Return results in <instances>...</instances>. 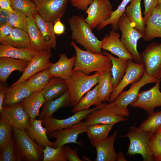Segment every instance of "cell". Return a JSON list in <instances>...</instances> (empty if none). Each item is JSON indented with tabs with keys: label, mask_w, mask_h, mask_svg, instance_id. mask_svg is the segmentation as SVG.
<instances>
[{
	"label": "cell",
	"mask_w": 161,
	"mask_h": 161,
	"mask_svg": "<svg viewBox=\"0 0 161 161\" xmlns=\"http://www.w3.org/2000/svg\"><path fill=\"white\" fill-rule=\"evenodd\" d=\"M38 53L31 48H19L0 45V57H7L30 61Z\"/></svg>",
	"instance_id": "31"
},
{
	"label": "cell",
	"mask_w": 161,
	"mask_h": 161,
	"mask_svg": "<svg viewBox=\"0 0 161 161\" xmlns=\"http://www.w3.org/2000/svg\"><path fill=\"white\" fill-rule=\"evenodd\" d=\"M144 3L145 10L143 18L145 23L157 5L158 1V0H144Z\"/></svg>",
	"instance_id": "46"
},
{
	"label": "cell",
	"mask_w": 161,
	"mask_h": 161,
	"mask_svg": "<svg viewBox=\"0 0 161 161\" xmlns=\"http://www.w3.org/2000/svg\"><path fill=\"white\" fill-rule=\"evenodd\" d=\"M13 28L8 23L0 26V40L9 35Z\"/></svg>",
	"instance_id": "49"
},
{
	"label": "cell",
	"mask_w": 161,
	"mask_h": 161,
	"mask_svg": "<svg viewBox=\"0 0 161 161\" xmlns=\"http://www.w3.org/2000/svg\"><path fill=\"white\" fill-rule=\"evenodd\" d=\"M150 147L154 160L161 161V127L152 136Z\"/></svg>",
	"instance_id": "43"
},
{
	"label": "cell",
	"mask_w": 161,
	"mask_h": 161,
	"mask_svg": "<svg viewBox=\"0 0 161 161\" xmlns=\"http://www.w3.org/2000/svg\"><path fill=\"white\" fill-rule=\"evenodd\" d=\"M95 110L86 117L85 121L87 125L93 124L114 125L116 123L128 120L125 117L114 114L105 106Z\"/></svg>",
	"instance_id": "18"
},
{
	"label": "cell",
	"mask_w": 161,
	"mask_h": 161,
	"mask_svg": "<svg viewBox=\"0 0 161 161\" xmlns=\"http://www.w3.org/2000/svg\"><path fill=\"white\" fill-rule=\"evenodd\" d=\"M43 120L30 119L25 131L29 137L39 145L46 147H53V142H51L47 136V129L42 126Z\"/></svg>",
	"instance_id": "21"
},
{
	"label": "cell",
	"mask_w": 161,
	"mask_h": 161,
	"mask_svg": "<svg viewBox=\"0 0 161 161\" xmlns=\"http://www.w3.org/2000/svg\"><path fill=\"white\" fill-rule=\"evenodd\" d=\"M6 83L0 82V112L3 107V103L7 87Z\"/></svg>",
	"instance_id": "52"
},
{
	"label": "cell",
	"mask_w": 161,
	"mask_h": 161,
	"mask_svg": "<svg viewBox=\"0 0 161 161\" xmlns=\"http://www.w3.org/2000/svg\"><path fill=\"white\" fill-rule=\"evenodd\" d=\"M69 0H34L38 13L54 24L64 14Z\"/></svg>",
	"instance_id": "9"
},
{
	"label": "cell",
	"mask_w": 161,
	"mask_h": 161,
	"mask_svg": "<svg viewBox=\"0 0 161 161\" xmlns=\"http://www.w3.org/2000/svg\"><path fill=\"white\" fill-rule=\"evenodd\" d=\"M11 6L13 10L23 12L27 17H35L38 13L35 3L31 0H11Z\"/></svg>",
	"instance_id": "40"
},
{
	"label": "cell",
	"mask_w": 161,
	"mask_h": 161,
	"mask_svg": "<svg viewBox=\"0 0 161 161\" xmlns=\"http://www.w3.org/2000/svg\"><path fill=\"white\" fill-rule=\"evenodd\" d=\"M158 3L161 4V0H158Z\"/></svg>",
	"instance_id": "56"
},
{
	"label": "cell",
	"mask_w": 161,
	"mask_h": 161,
	"mask_svg": "<svg viewBox=\"0 0 161 161\" xmlns=\"http://www.w3.org/2000/svg\"><path fill=\"white\" fill-rule=\"evenodd\" d=\"M72 31L71 38L86 50L95 53L102 54L99 40L82 16L73 15L68 20Z\"/></svg>",
	"instance_id": "2"
},
{
	"label": "cell",
	"mask_w": 161,
	"mask_h": 161,
	"mask_svg": "<svg viewBox=\"0 0 161 161\" xmlns=\"http://www.w3.org/2000/svg\"><path fill=\"white\" fill-rule=\"evenodd\" d=\"M34 18L45 42L51 48L55 49L56 37L53 30L54 24L44 20L38 13Z\"/></svg>",
	"instance_id": "33"
},
{
	"label": "cell",
	"mask_w": 161,
	"mask_h": 161,
	"mask_svg": "<svg viewBox=\"0 0 161 161\" xmlns=\"http://www.w3.org/2000/svg\"><path fill=\"white\" fill-rule=\"evenodd\" d=\"M158 80L149 76L145 72L139 80L132 83L127 90L122 91L113 102L105 104V107L116 114L128 117L130 112L128 106L135 100L141 87L148 84L155 83Z\"/></svg>",
	"instance_id": "3"
},
{
	"label": "cell",
	"mask_w": 161,
	"mask_h": 161,
	"mask_svg": "<svg viewBox=\"0 0 161 161\" xmlns=\"http://www.w3.org/2000/svg\"><path fill=\"white\" fill-rule=\"evenodd\" d=\"M41 91L33 93L21 101L23 108L28 114L30 119H33L39 116V110L46 101Z\"/></svg>",
	"instance_id": "29"
},
{
	"label": "cell",
	"mask_w": 161,
	"mask_h": 161,
	"mask_svg": "<svg viewBox=\"0 0 161 161\" xmlns=\"http://www.w3.org/2000/svg\"><path fill=\"white\" fill-rule=\"evenodd\" d=\"M70 44L75 50L76 57L72 71H80L89 75L95 72L102 74L111 70L112 62L107 56L103 53H95L83 50L74 41L71 42Z\"/></svg>",
	"instance_id": "1"
},
{
	"label": "cell",
	"mask_w": 161,
	"mask_h": 161,
	"mask_svg": "<svg viewBox=\"0 0 161 161\" xmlns=\"http://www.w3.org/2000/svg\"><path fill=\"white\" fill-rule=\"evenodd\" d=\"M131 0H122L117 8L113 11L110 18L99 25L97 27L98 30H100L108 25H110L115 31L118 28V22L121 16L125 13L128 4Z\"/></svg>",
	"instance_id": "38"
},
{
	"label": "cell",
	"mask_w": 161,
	"mask_h": 161,
	"mask_svg": "<svg viewBox=\"0 0 161 161\" xmlns=\"http://www.w3.org/2000/svg\"><path fill=\"white\" fill-rule=\"evenodd\" d=\"M52 56L51 49L38 52L29 61L19 79L10 86H14L25 81L37 73L49 68L52 64L50 60Z\"/></svg>",
	"instance_id": "16"
},
{
	"label": "cell",
	"mask_w": 161,
	"mask_h": 161,
	"mask_svg": "<svg viewBox=\"0 0 161 161\" xmlns=\"http://www.w3.org/2000/svg\"><path fill=\"white\" fill-rule=\"evenodd\" d=\"M152 135L139 128L131 126L126 135L120 137L129 139L127 154L130 156L140 154L144 161H152L154 158L150 149V142Z\"/></svg>",
	"instance_id": "6"
},
{
	"label": "cell",
	"mask_w": 161,
	"mask_h": 161,
	"mask_svg": "<svg viewBox=\"0 0 161 161\" xmlns=\"http://www.w3.org/2000/svg\"><path fill=\"white\" fill-rule=\"evenodd\" d=\"M141 0H131L125 13L134 27L143 35L145 23L141 13Z\"/></svg>",
	"instance_id": "27"
},
{
	"label": "cell",
	"mask_w": 161,
	"mask_h": 161,
	"mask_svg": "<svg viewBox=\"0 0 161 161\" xmlns=\"http://www.w3.org/2000/svg\"><path fill=\"white\" fill-rule=\"evenodd\" d=\"M49 68L44 69L32 76L25 81L26 85L32 92L41 91L46 86L50 79Z\"/></svg>",
	"instance_id": "35"
},
{
	"label": "cell",
	"mask_w": 161,
	"mask_h": 161,
	"mask_svg": "<svg viewBox=\"0 0 161 161\" xmlns=\"http://www.w3.org/2000/svg\"><path fill=\"white\" fill-rule=\"evenodd\" d=\"M161 79H159L155 85L150 89L139 92L137 99L130 106L142 109L149 114L153 112L156 107L161 106Z\"/></svg>",
	"instance_id": "13"
},
{
	"label": "cell",
	"mask_w": 161,
	"mask_h": 161,
	"mask_svg": "<svg viewBox=\"0 0 161 161\" xmlns=\"http://www.w3.org/2000/svg\"><path fill=\"white\" fill-rule=\"evenodd\" d=\"M13 127L0 117V151L9 141L11 137Z\"/></svg>",
	"instance_id": "44"
},
{
	"label": "cell",
	"mask_w": 161,
	"mask_h": 161,
	"mask_svg": "<svg viewBox=\"0 0 161 161\" xmlns=\"http://www.w3.org/2000/svg\"><path fill=\"white\" fill-rule=\"evenodd\" d=\"M0 43L17 48H31L27 32L18 28H13L9 35L0 40Z\"/></svg>",
	"instance_id": "28"
},
{
	"label": "cell",
	"mask_w": 161,
	"mask_h": 161,
	"mask_svg": "<svg viewBox=\"0 0 161 161\" xmlns=\"http://www.w3.org/2000/svg\"><path fill=\"white\" fill-rule=\"evenodd\" d=\"M157 37L161 38V4L158 3L145 22L143 38L148 41Z\"/></svg>",
	"instance_id": "22"
},
{
	"label": "cell",
	"mask_w": 161,
	"mask_h": 161,
	"mask_svg": "<svg viewBox=\"0 0 161 161\" xmlns=\"http://www.w3.org/2000/svg\"><path fill=\"white\" fill-rule=\"evenodd\" d=\"M65 155L67 161H82L78 156L77 148L75 150H73L68 146L65 147Z\"/></svg>",
	"instance_id": "48"
},
{
	"label": "cell",
	"mask_w": 161,
	"mask_h": 161,
	"mask_svg": "<svg viewBox=\"0 0 161 161\" xmlns=\"http://www.w3.org/2000/svg\"><path fill=\"white\" fill-rule=\"evenodd\" d=\"M27 22L31 48L38 52L50 49L51 48L44 41L34 18L27 17Z\"/></svg>",
	"instance_id": "24"
},
{
	"label": "cell",
	"mask_w": 161,
	"mask_h": 161,
	"mask_svg": "<svg viewBox=\"0 0 161 161\" xmlns=\"http://www.w3.org/2000/svg\"><path fill=\"white\" fill-rule=\"evenodd\" d=\"M117 134L115 131L109 137L91 145L96 149V157L95 161H115L117 154L114 149V145Z\"/></svg>",
	"instance_id": "19"
},
{
	"label": "cell",
	"mask_w": 161,
	"mask_h": 161,
	"mask_svg": "<svg viewBox=\"0 0 161 161\" xmlns=\"http://www.w3.org/2000/svg\"><path fill=\"white\" fill-rule=\"evenodd\" d=\"M31 0L32 1H33L34 0Z\"/></svg>",
	"instance_id": "57"
},
{
	"label": "cell",
	"mask_w": 161,
	"mask_h": 161,
	"mask_svg": "<svg viewBox=\"0 0 161 161\" xmlns=\"http://www.w3.org/2000/svg\"><path fill=\"white\" fill-rule=\"evenodd\" d=\"M33 93L27 86L25 81L6 89L3 106H8L19 103Z\"/></svg>",
	"instance_id": "25"
},
{
	"label": "cell",
	"mask_w": 161,
	"mask_h": 161,
	"mask_svg": "<svg viewBox=\"0 0 161 161\" xmlns=\"http://www.w3.org/2000/svg\"><path fill=\"white\" fill-rule=\"evenodd\" d=\"M117 25L122 34L120 39L125 48L136 62L143 64L137 48L138 41L143 38V35L134 27L125 13L119 18Z\"/></svg>",
	"instance_id": "7"
},
{
	"label": "cell",
	"mask_w": 161,
	"mask_h": 161,
	"mask_svg": "<svg viewBox=\"0 0 161 161\" xmlns=\"http://www.w3.org/2000/svg\"><path fill=\"white\" fill-rule=\"evenodd\" d=\"M103 54L108 56L111 60V69L114 89L119 84L124 75L127 67L128 59L116 58L103 50Z\"/></svg>",
	"instance_id": "32"
},
{
	"label": "cell",
	"mask_w": 161,
	"mask_h": 161,
	"mask_svg": "<svg viewBox=\"0 0 161 161\" xmlns=\"http://www.w3.org/2000/svg\"><path fill=\"white\" fill-rule=\"evenodd\" d=\"M87 126L85 121L82 120L69 127L51 132L49 134V137L56 139L53 142V148L61 147L70 143L82 145V143L77 141V139L79 134L86 132Z\"/></svg>",
	"instance_id": "10"
},
{
	"label": "cell",
	"mask_w": 161,
	"mask_h": 161,
	"mask_svg": "<svg viewBox=\"0 0 161 161\" xmlns=\"http://www.w3.org/2000/svg\"><path fill=\"white\" fill-rule=\"evenodd\" d=\"M72 106L69 93L66 90L63 95L53 100L46 101L42 106L39 119L42 120L52 114L59 109Z\"/></svg>",
	"instance_id": "26"
},
{
	"label": "cell",
	"mask_w": 161,
	"mask_h": 161,
	"mask_svg": "<svg viewBox=\"0 0 161 161\" xmlns=\"http://www.w3.org/2000/svg\"><path fill=\"white\" fill-rule=\"evenodd\" d=\"M13 134L16 161H43L45 147L36 143L25 131L13 128Z\"/></svg>",
	"instance_id": "4"
},
{
	"label": "cell",
	"mask_w": 161,
	"mask_h": 161,
	"mask_svg": "<svg viewBox=\"0 0 161 161\" xmlns=\"http://www.w3.org/2000/svg\"><path fill=\"white\" fill-rule=\"evenodd\" d=\"M0 161H16L15 153L14 141L13 135L0 152Z\"/></svg>",
	"instance_id": "45"
},
{
	"label": "cell",
	"mask_w": 161,
	"mask_h": 161,
	"mask_svg": "<svg viewBox=\"0 0 161 161\" xmlns=\"http://www.w3.org/2000/svg\"><path fill=\"white\" fill-rule=\"evenodd\" d=\"M120 34L114 30H111L109 35H106L101 41V49L108 50L118 58L128 60H134L133 57L128 52L120 38Z\"/></svg>",
	"instance_id": "17"
},
{
	"label": "cell",
	"mask_w": 161,
	"mask_h": 161,
	"mask_svg": "<svg viewBox=\"0 0 161 161\" xmlns=\"http://www.w3.org/2000/svg\"><path fill=\"white\" fill-rule=\"evenodd\" d=\"M145 72V67L142 64L128 60L126 72L118 85L114 89L110 98L109 103L113 102L120 93L128 85L139 80Z\"/></svg>",
	"instance_id": "14"
},
{
	"label": "cell",
	"mask_w": 161,
	"mask_h": 161,
	"mask_svg": "<svg viewBox=\"0 0 161 161\" xmlns=\"http://www.w3.org/2000/svg\"><path fill=\"white\" fill-rule=\"evenodd\" d=\"M60 20H58L53 24L54 32L55 34L57 35H62L65 32V26Z\"/></svg>",
	"instance_id": "50"
},
{
	"label": "cell",
	"mask_w": 161,
	"mask_h": 161,
	"mask_svg": "<svg viewBox=\"0 0 161 161\" xmlns=\"http://www.w3.org/2000/svg\"><path fill=\"white\" fill-rule=\"evenodd\" d=\"M139 54L146 73L157 78L161 72V43L149 44Z\"/></svg>",
	"instance_id": "11"
},
{
	"label": "cell",
	"mask_w": 161,
	"mask_h": 161,
	"mask_svg": "<svg viewBox=\"0 0 161 161\" xmlns=\"http://www.w3.org/2000/svg\"><path fill=\"white\" fill-rule=\"evenodd\" d=\"M1 0H0V1H1Z\"/></svg>",
	"instance_id": "58"
},
{
	"label": "cell",
	"mask_w": 161,
	"mask_h": 161,
	"mask_svg": "<svg viewBox=\"0 0 161 161\" xmlns=\"http://www.w3.org/2000/svg\"><path fill=\"white\" fill-rule=\"evenodd\" d=\"M101 74L98 72L89 75L80 71H72L66 80L67 91L72 106L78 103L81 98L98 84Z\"/></svg>",
	"instance_id": "5"
},
{
	"label": "cell",
	"mask_w": 161,
	"mask_h": 161,
	"mask_svg": "<svg viewBox=\"0 0 161 161\" xmlns=\"http://www.w3.org/2000/svg\"><path fill=\"white\" fill-rule=\"evenodd\" d=\"M29 61L7 57H0V81L6 83L7 80L12 72L18 71L23 72Z\"/></svg>",
	"instance_id": "23"
},
{
	"label": "cell",
	"mask_w": 161,
	"mask_h": 161,
	"mask_svg": "<svg viewBox=\"0 0 161 161\" xmlns=\"http://www.w3.org/2000/svg\"><path fill=\"white\" fill-rule=\"evenodd\" d=\"M0 113V117L13 128L25 131L29 125L30 117L24 109L21 102L10 106H4Z\"/></svg>",
	"instance_id": "15"
},
{
	"label": "cell",
	"mask_w": 161,
	"mask_h": 161,
	"mask_svg": "<svg viewBox=\"0 0 161 161\" xmlns=\"http://www.w3.org/2000/svg\"><path fill=\"white\" fill-rule=\"evenodd\" d=\"M161 127V111L149 114L147 119L139 128L153 134Z\"/></svg>",
	"instance_id": "39"
},
{
	"label": "cell",
	"mask_w": 161,
	"mask_h": 161,
	"mask_svg": "<svg viewBox=\"0 0 161 161\" xmlns=\"http://www.w3.org/2000/svg\"><path fill=\"white\" fill-rule=\"evenodd\" d=\"M10 12L0 8V26L8 23Z\"/></svg>",
	"instance_id": "51"
},
{
	"label": "cell",
	"mask_w": 161,
	"mask_h": 161,
	"mask_svg": "<svg viewBox=\"0 0 161 161\" xmlns=\"http://www.w3.org/2000/svg\"><path fill=\"white\" fill-rule=\"evenodd\" d=\"M59 59L56 62L52 63L49 68V72L52 77L60 78L67 80L71 75L76 60L75 55L68 58L66 55L61 53Z\"/></svg>",
	"instance_id": "20"
},
{
	"label": "cell",
	"mask_w": 161,
	"mask_h": 161,
	"mask_svg": "<svg viewBox=\"0 0 161 161\" xmlns=\"http://www.w3.org/2000/svg\"><path fill=\"white\" fill-rule=\"evenodd\" d=\"M97 84L100 101L101 103L108 101L114 89L111 70L100 75Z\"/></svg>",
	"instance_id": "34"
},
{
	"label": "cell",
	"mask_w": 161,
	"mask_h": 161,
	"mask_svg": "<svg viewBox=\"0 0 161 161\" xmlns=\"http://www.w3.org/2000/svg\"><path fill=\"white\" fill-rule=\"evenodd\" d=\"M116 161H126L127 160L125 159L123 154L122 151H120L117 154V155L116 159Z\"/></svg>",
	"instance_id": "54"
},
{
	"label": "cell",
	"mask_w": 161,
	"mask_h": 161,
	"mask_svg": "<svg viewBox=\"0 0 161 161\" xmlns=\"http://www.w3.org/2000/svg\"><path fill=\"white\" fill-rule=\"evenodd\" d=\"M157 78V79H161V72L158 76Z\"/></svg>",
	"instance_id": "55"
},
{
	"label": "cell",
	"mask_w": 161,
	"mask_h": 161,
	"mask_svg": "<svg viewBox=\"0 0 161 161\" xmlns=\"http://www.w3.org/2000/svg\"><path fill=\"white\" fill-rule=\"evenodd\" d=\"M114 125L100 124L87 125L86 132L91 145L107 137Z\"/></svg>",
	"instance_id": "36"
},
{
	"label": "cell",
	"mask_w": 161,
	"mask_h": 161,
	"mask_svg": "<svg viewBox=\"0 0 161 161\" xmlns=\"http://www.w3.org/2000/svg\"><path fill=\"white\" fill-rule=\"evenodd\" d=\"M98 84L92 90L87 92L80 99L78 103L73 107L71 112L75 113L78 111L89 108L92 106H96L102 103L98 96Z\"/></svg>",
	"instance_id": "37"
},
{
	"label": "cell",
	"mask_w": 161,
	"mask_h": 161,
	"mask_svg": "<svg viewBox=\"0 0 161 161\" xmlns=\"http://www.w3.org/2000/svg\"><path fill=\"white\" fill-rule=\"evenodd\" d=\"M113 11L109 0H94L85 11V19L92 30L109 19Z\"/></svg>",
	"instance_id": "8"
},
{
	"label": "cell",
	"mask_w": 161,
	"mask_h": 161,
	"mask_svg": "<svg viewBox=\"0 0 161 161\" xmlns=\"http://www.w3.org/2000/svg\"><path fill=\"white\" fill-rule=\"evenodd\" d=\"M0 8L8 11L10 12L14 11L11 6V0L0 1Z\"/></svg>",
	"instance_id": "53"
},
{
	"label": "cell",
	"mask_w": 161,
	"mask_h": 161,
	"mask_svg": "<svg viewBox=\"0 0 161 161\" xmlns=\"http://www.w3.org/2000/svg\"><path fill=\"white\" fill-rule=\"evenodd\" d=\"M43 161H67L64 146L54 148L47 146L43 150Z\"/></svg>",
	"instance_id": "41"
},
{
	"label": "cell",
	"mask_w": 161,
	"mask_h": 161,
	"mask_svg": "<svg viewBox=\"0 0 161 161\" xmlns=\"http://www.w3.org/2000/svg\"><path fill=\"white\" fill-rule=\"evenodd\" d=\"M10 12L8 23L13 28L20 29L27 32V16L22 12L14 10Z\"/></svg>",
	"instance_id": "42"
},
{
	"label": "cell",
	"mask_w": 161,
	"mask_h": 161,
	"mask_svg": "<svg viewBox=\"0 0 161 161\" xmlns=\"http://www.w3.org/2000/svg\"><path fill=\"white\" fill-rule=\"evenodd\" d=\"M67 89L66 80L60 78L52 77L41 92L47 101L58 97L65 93Z\"/></svg>",
	"instance_id": "30"
},
{
	"label": "cell",
	"mask_w": 161,
	"mask_h": 161,
	"mask_svg": "<svg viewBox=\"0 0 161 161\" xmlns=\"http://www.w3.org/2000/svg\"><path fill=\"white\" fill-rule=\"evenodd\" d=\"M94 0H69L72 5L77 9L85 11Z\"/></svg>",
	"instance_id": "47"
},
{
	"label": "cell",
	"mask_w": 161,
	"mask_h": 161,
	"mask_svg": "<svg viewBox=\"0 0 161 161\" xmlns=\"http://www.w3.org/2000/svg\"><path fill=\"white\" fill-rule=\"evenodd\" d=\"M105 104L103 103L94 108L78 112L64 119H57L52 116L47 117L42 119V125L46 129L47 134H49L54 131L64 129L80 122L85 119L89 114L100 108Z\"/></svg>",
	"instance_id": "12"
}]
</instances>
